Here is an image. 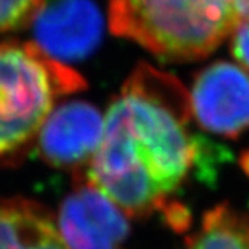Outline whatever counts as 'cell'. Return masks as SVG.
<instances>
[{
  "label": "cell",
  "mask_w": 249,
  "mask_h": 249,
  "mask_svg": "<svg viewBox=\"0 0 249 249\" xmlns=\"http://www.w3.org/2000/svg\"><path fill=\"white\" fill-rule=\"evenodd\" d=\"M191 98L176 77L141 63L104 119L87 180L131 218L162 210L206 158L191 134Z\"/></svg>",
  "instance_id": "6da1fadb"
},
{
  "label": "cell",
  "mask_w": 249,
  "mask_h": 249,
  "mask_svg": "<svg viewBox=\"0 0 249 249\" xmlns=\"http://www.w3.org/2000/svg\"><path fill=\"white\" fill-rule=\"evenodd\" d=\"M240 24L237 0H110V26L152 54L203 59Z\"/></svg>",
  "instance_id": "7a4b0ae2"
},
{
  "label": "cell",
  "mask_w": 249,
  "mask_h": 249,
  "mask_svg": "<svg viewBox=\"0 0 249 249\" xmlns=\"http://www.w3.org/2000/svg\"><path fill=\"white\" fill-rule=\"evenodd\" d=\"M83 89L77 71L35 42H0V158L29 143L60 96Z\"/></svg>",
  "instance_id": "3957f363"
},
{
  "label": "cell",
  "mask_w": 249,
  "mask_h": 249,
  "mask_svg": "<svg viewBox=\"0 0 249 249\" xmlns=\"http://www.w3.org/2000/svg\"><path fill=\"white\" fill-rule=\"evenodd\" d=\"M192 113L209 132L234 138L249 128V74L230 62L204 68L194 81Z\"/></svg>",
  "instance_id": "277c9868"
},
{
  "label": "cell",
  "mask_w": 249,
  "mask_h": 249,
  "mask_svg": "<svg viewBox=\"0 0 249 249\" xmlns=\"http://www.w3.org/2000/svg\"><path fill=\"white\" fill-rule=\"evenodd\" d=\"M56 227L68 249H119L129 234L126 213L89 180L62 201Z\"/></svg>",
  "instance_id": "5b68a950"
},
{
  "label": "cell",
  "mask_w": 249,
  "mask_h": 249,
  "mask_svg": "<svg viewBox=\"0 0 249 249\" xmlns=\"http://www.w3.org/2000/svg\"><path fill=\"white\" fill-rule=\"evenodd\" d=\"M33 35L35 44L51 59L81 60L101 42V12L92 0L44 2L33 18Z\"/></svg>",
  "instance_id": "8992f818"
},
{
  "label": "cell",
  "mask_w": 249,
  "mask_h": 249,
  "mask_svg": "<svg viewBox=\"0 0 249 249\" xmlns=\"http://www.w3.org/2000/svg\"><path fill=\"white\" fill-rule=\"evenodd\" d=\"M104 119L83 101L62 104L39 129V155L57 168H77L92 159L101 144Z\"/></svg>",
  "instance_id": "52a82bcc"
},
{
  "label": "cell",
  "mask_w": 249,
  "mask_h": 249,
  "mask_svg": "<svg viewBox=\"0 0 249 249\" xmlns=\"http://www.w3.org/2000/svg\"><path fill=\"white\" fill-rule=\"evenodd\" d=\"M50 212L26 198H0V249H27L54 227Z\"/></svg>",
  "instance_id": "ba28073f"
},
{
  "label": "cell",
  "mask_w": 249,
  "mask_h": 249,
  "mask_svg": "<svg viewBox=\"0 0 249 249\" xmlns=\"http://www.w3.org/2000/svg\"><path fill=\"white\" fill-rule=\"evenodd\" d=\"M42 5L44 0H0V33L33 21Z\"/></svg>",
  "instance_id": "9c48e42d"
},
{
  "label": "cell",
  "mask_w": 249,
  "mask_h": 249,
  "mask_svg": "<svg viewBox=\"0 0 249 249\" xmlns=\"http://www.w3.org/2000/svg\"><path fill=\"white\" fill-rule=\"evenodd\" d=\"M161 212L164 213V219L171 230L177 231V233H183V231L189 230L192 216L186 206L177 201H171Z\"/></svg>",
  "instance_id": "30bf717a"
},
{
  "label": "cell",
  "mask_w": 249,
  "mask_h": 249,
  "mask_svg": "<svg viewBox=\"0 0 249 249\" xmlns=\"http://www.w3.org/2000/svg\"><path fill=\"white\" fill-rule=\"evenodd\" d=\"M231 50L234 57L249 69V21L240 23L233 32Z\"/></svg>",
  "instance_id": "8fae6325"
},
{
  "label": "cell",
  "mask_w": 249,
  "mask_h": 249,
  "mask_svg": "<svg viewBox=\"0 0 249 249\" xmlns=\"http://www.w3.org/2000/svg\"><path fill=\"white\" fill-rule=\"evenodd\" d=\"M27 249H68V248L59 234L57 227L54 225L48 231H45L42 236H39Z\"/></svg>",
  "instance_id": "7c38bea8"
},
{
  "label": "cell",
  "mask_w": 249,
  "mask_h": 249,
  "mask_svg": "<svg viewBox=\"0 0 249 249\" xmlns=\"http://www.w3.org/2000/svg\"><path fill=\"white\" fill-rule=\"evenodd\" d=\"M237 17L240 23L249 21V0H237Z\"/></svg>",
  "instance_id": "4fadbf2b"
}]
</instances>
